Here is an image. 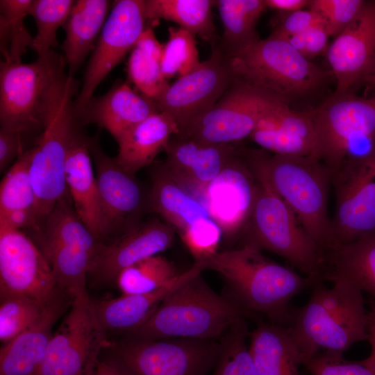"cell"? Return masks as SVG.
<instances>
[{"label": "cell", "instance_id": "1", "mask_svg": "<svg viewBox=\"0 0 375 375\" xmlns=\"http://www.w3.org/2000/svg\"><path fill=\"white\" fill-rule=\"evenodd\" d=\"M194 262L203 271L219 274L229 288L228 297L253 317L265 316L269 322L285 326L290 319L292 299L320 281L271 260L249 244Z\"/></svg>", "mask_w": 375, "mask_h": 375}, {"label": "cell", "instance_id": "2", "mask_svg": "<svg viewBox=\"0 0 375 375\" xmlns=\"http://www.w3.org/2000/svg\"><path fill=\"white\" fill-rule=\"evenodd\" d=\"M62 60L54 72L40 106L42 129L31 148L30 175L35 194L34 214L40 230L67 193L65 164L72 141L81 129L74 106L77 82Z\"/></svg>", "mask_w": 375, "mask_h": 375}, {"label": "cell", "instance_id": "3", "mask_svg": "<svg viewBox=\"0 0 375 375\" xmlns=\"http://www.w3.org/2000/svg\"><path fill=\"white\" fill-rule=\"evenodd\" d=\"M312 286L306 304L292 308L288 327L301 355L303 365L323 351L343 354L353 344L367 340V314L362 291L342 278Z\"/></svg>", "mask_w": 375, "mask_h": 375}, {"label": "cell", "instance_id": "4", "mask_svg": "<svg viewBox=\"0 0 375 375\" xmlns=\"http://www.w3.org/2000/svg\"><path fill=\"white\" fill-rule=\"evenodd\" d=\"M191 269L147 321L123 338L217 340L236 322L253 317L228 296L216 293L204 281L199 265L194 262Z\"/></svg>", "mask_w": 375, "mask_h": 375}, {"label": "cell", "instance_id": "5", "mask_svg": "<svg viewBox=\"0 0 375 375\" xmlns=\"http://www.w3.org/2000/svg\"><path fill=\"white\" fill-rule=\"evenodd\" d=\"M242 153L254 172L293 211L324 255L331 243L329 169L313 156L271 155L262 149H247Z\"/></svg>", "mask_w": 375, "mask_h": 375}, {"label": "cell", "instance_id": "6", "mask_svg": "<svg viewBox=\"0 0 375 375\" xmlns=\"http://www.w3.org/2000/svg\"><path fill=\"white\" fill-rule=\"evenodd\" d=\"M228 60L236 78L288 106L315 92L328 76L285 40L271 36Z\"/></svg>", "mask_w": 375, "mask_h": 375}, {"label": "cell", "instance_id": "7", "mask_svg": "<svg viewBox=\"0 0 375 375\" xmlns=\"http://www.w3.org/2000/svg\"><path fill=\"white\" fill-rule=\"evenodd\" d=\"M255 174L258 188L244 231V244L275 253L306 276L322 281V252L285 201Z\"/></svg>", "mask_w": 375, "mask_h": 375}, {"label": "cell", "instance_id": "8", "mask_svg": "<svg viewBox=\"0 0 375 375\" xmlns=\"http://www.w3.org/2000/svg\"><path fill=\"white\" fill-rule=\"evenodd\" d=\"M315 132L316 157L336 172L344 161L369 154L375 144V100L349 92L333 94L310 112Z\"/></svg>", "mask_w": 375, "mask_h": 375}, {"label": "cell", "instance_id": "9", "mask_svg": "<svg viewBox=\"0 0 375 375\" xmlns=\"http://www.w3.org/2000/svg\"><path fill=\"white\" fill-rule=\"evenodd\" d=\"M219 347L217 340L123 338L103 352L135 375H209Z\"/></svg>", "mask_w": 375, "mask_h": 375}, {"label": "cell", "instance_id": "10", "mask_svg": "<svg viewBox=\"0 0 375 375\" xmlns=\"http://www.w3.org/2000/svg\"><path fill=\"white\" fill-rule=\"evenodd\" d=\"M111 343L95 317L91 298L74 299L35 375H95L100 357Z\"/></svg>", "mask_w": 375, "mask_h": 375}, {"label": "cell", "instance_id": "11", "mask_svg": "<svg viewBox=\"0 0 375 375\" xmlns=\"http://www.w3.org/2000/svg\"><path fill=\"white\" fill-rule=\"evenodd\" d=\"M331 184L335 211L328 249L375 231V144L369 154L344 161L331 174Z\"/></svg>", "mask_w": 375, "mask_h": 375}, {"label": "cell", "instance_id": "12", "mask_svg": "<svg viewBox=\"0 0 375 375\" xmlns=\"http://www.w3.org/2000/svg\"><path fill=\"white\" fill-rule=\"evenodd\" d=\"M64 58L54 51L31 63L1 62V128L25 135L41 130L40 106L51 77Z\"/></svg>", "mask_w": 375, "mask_h": 375}, {"label": "cell", "instance_id": "13", "mask_svg": "<svg viewBox=\"0 0 375 375\" xmlns=\"http://www.w3.org/2000/svg\"><path fill=\"white\" fill-rule=\"evenodd\" d=\"M89 146L99 194L100 241L109 242L142 222L147 196L135 176L126 172L115 158L106 154L96 137L90 138Z\"/></svg>", "mask_w": 375, "mask_h": 375}, {"label": "cell", "instance_id": "14", "mask_svg": "<svg viewBox=\"0 0 375 375\" xmlns=\"http://www.w3.org/2000/svg\"><path fill=\"white\" fill-rule=\"evenodd\" d=\"M65 295L33 239L22 231H0V297H22L47 305Z\"/></svg>", "mask_w": 375, "mask_h": 375}, {"label": "cell", "instance_id": "15", "mask_svg": "<svg viewBox=\"0 0 375 375\" xmlns=\"http://www.w3.org/2000/svg\"><path fill=\"white\" fill-rule=\"evenodd\" d=\"M235 78L228 58L214 47L208 59L169 84L155 101L160 112L174 119L180 133L216 104Z\"/></svg>", "mask_w": 375, "mask_h": 375}, {"label": "cell", "instance_id": "16", "mask_svg": "<svg viewBox=\"0 0 375 375\" xmlns=\"http://www.w3.org/2000/svg\"><path fill=\"white\" fill-rule=\"evenodd\" d=\"M275 100L235 78L210 110L176 135L208 144H233L250 137Z\"/></svg>", "mask_w": 375, "mask_h": 375}, {"label": "cell", "instance_id": "17", "mask_svg": "<svg viewBox=\"0 0 375 375\" xmlns=\"http://www.w3.org/2000/svg\"><path fill=\"white\" fill-rule=\"evenodd\" d=\"M145 0L114 2L84 74L81 91L74 100L78 109L91 98L107 75L131 52L144 31Z\"/></svg>", "mask_w": 375, "mask_h": 375}, {"label": "cell", "instance_id": "18", "mask_svg": "<svg viewBox=\"0 0 375 375\" xmlns=\"http://www.w3.org/2000/svg\"><path fill=\"white\" fill-rule=\"evenodd\" d=\"M257 188L258 178L242 151L238 150L203 190V203L227 238L244 233Z\"/></svg>", "mask_w": 375, "mask_h": 375}, {"label": "cell", "instance_id": "19", "mask_svg": "<svg viewBox=\"0 0 375 375\" xmlns=\"http://www.w3.org/2000/svg\"><path fill=\"white\" fill-rule=\"evenodd\" d=\"M176 231L165 221L153 219L100 247L91 265L88 281L97 286L116 285L124 269L158 255L173 244Z\"/></svg>", "mask_w": 375, "mask_h": 375}, {"label": "cell", "instance_id": "20", "mask_svg": "<svg viewBox=\"0 0 375 375\" xmlns=\"http://www.w3.org/2000/svg\"><path fill=\"white\" fill-rule=\"evenodd\" d=\"M327 60L336 79L335 94L350 88L375 68V1H367L358 17L330 45Z\"/></svg>", "mask_w": 375, "mask_h": 375}, {"label": "cell", "instance_id": "21", "mask_svg": "<svg viewBox=\"0 0 375 375\" xmlns=\"http://www.w3.org/2000/svg\"><path fill=\"white\" fill-rule=\"evenodd\" d=\"M165 151L168 170L193 193L202 195L238 149L233 144H208L174 135Z\"/></svg>", "mask_w": 375, "mask_h": 375}, {"label": "cell", "instance_id": "22", "mask_svg": "<svg viewBox=\"0 0 375 375\" xmlns=\"http://www.w3.org/2000/svg\"><path fill=\"white\" fill-rule=\"evenodd\" d=\"M76 112L82 126L96 124L117 141L128 129L160 111L153 99L135 92L128 82H119L104 94L91 98Z\"/></svg>", "mask_w": 375, "mask_h": 375}, {"label": "cell", "instance_id": "23", "mask_svg": "<svg viewBox=\"0 0 375 375\" xmlns=\"http://www.w3.org/2000/svg\"><path fill=\"white\" fill-rule=\"evenodd\" d=\"M72 300L68 295L58 299L35 324L2 345L0 375L36 374L52 338L53 326Z\"/></svg>", "mask_w": 375, "mask_h": 375}, {"label": "cell", "instance_id": "24", "mask_svg": "<svg viewBox=\"0 0 375 375\" xmlns=\"http://www.w3.org/2000/svg\"><path fill=\"white\" fill-rule=\"evenodd\" d=\"M151 181L147 210L158 214L179 235L210 217L204 203L168 170L165 162L154 167Z\"/></svg>", "mask_w": 375, "mask_h": 375}, {"label": "cell", "instance_id": "25", "mask_svg": "<svg viewBox=\"0 0 375 375\" xmlns=\"http://www.w3.org/2000/svg\"><path fill=\"white\" fill-rule=\"evenodd\" d=\"M89 141L81 129L74 137L67 152L65 181L76 212L100 241V201Z\"/></svg>", "mask_w": 375, "mask_h": 375}, {"label": "cell", "instance_id": "26", "mask_svg": "<svg viewBox=\"0 0 375 375\" xmlns=\"http://www.w3.org/2000/svg\"><path fill=\"white\" fill-rule=\"evenodd\" d=\"M192 269L182 272L168 285L145 294H122L112 299L95 301L91 304L101 328L109 332L127 333L140 326L153 313L165 297L185 280Z\"/></svg>", "mask_w": 375, "mask_h": 375}, {"label": "cell", "instance_id": "27", "mask_svg": "<svg viewBox=\"0 0 375 375\" xmlns=\"http://www.w3.org/2000/svg\"><path fill=\"white\" fill-rule=\"evenodd\" d=\"M178 133V126L169 115L156 112L117 140L119 150L115 158L126 172L135 176L140 169L150 165L156 156L165 151L170 139Z\"/></svg>", "mask_w": 375, "mask_h": 375}, {"label": "cell", "instance_id": "28", "mask_svg": "<svg viewBox=\"0 0 375 375\" xmlns=\"http://www.w3.org/2000/svg\"><path fill=\"white\" fill-rule=\"evenodd\" d=\"M110 2L107 0L75 1L62 26L65 38L61 48L74 77L88 54L93 51L108 17Z\"/></svg>", "mask_w": 375, "mask_h": 375}, {"label": "cell", "instance_id": "29", "mask_svg": "<svg viewBox=\"0 0 375 375\" xmlns=\"http://www.w3.org/2000/svg\"><path fill=\"white\" fill-rule=\"evenodd\" d=\"M249 337L259 375H299L303 360L288 326L260 322Z\"/></svg>", "mask_w": 375, "mask_h": 375}, {"label": "cell", "instance_id": "30", "mask_svg": "<svg viewBox=\"0 0 375 375\" xmlns=\"http://www.w3.org/2000/svg\"><path fill=\"white\" fill-rule=\"evenodd\" d=\"M324 257V268L328 269L322 275L323 281H349L371 295L375 304V231L331 247Z\"/></svg>", "mask_w": 375, "mask_h": 375}, {"label": "cell", "instance_id": "31", "mask_svg": "<svg viewBox=\"0 0 375 375\" xmlns=\"http://www.w3.org/2000/svg\"><path fill=\"white\" fill-rule=\"evenodd\" d=\"M47 258L59 288L72 299L89 296L87 281L94 256L76 246L35 238Z\"/></svg>", "mask_w": 375, "mask_h": 375}, {"label": "cell", "instance_id": "32", "mask_svg": "<svg viewBox=\"0 0 375 375\" xmlns=\"http://www.w3.org/2000/svg\"><path fill=\"white\" fill-rule=\"evenodd\" d=\"M217 6L223 25L219 47H215L229 58L247 45L260 40L256 24L267 8L265 0H217Z\"/></svg>", "mask_w": 375, "mask_h": 375}, {"label": "cell", "instance_id": "33", "mask_svg": "<svg viewBox=\"0 0 375 375\" xmlns=\"http://www.w3.org/2000/svg\"><path fill=\"white\" fill-rule=\"evenodd\" d=\"M213 0H145L147 20L165 19L176 23L215 46Z\"/></svg>", "mask_w": 375, "mask_h": 375}, {"label": "cell", "instance_id": "34", "mask_svg": "<svg viewBox=\"0 0 375 375\" xmlns=\"http://www.w3.org/2000/svg\"><path fill=\"white\" fill-rule=\"evenodd\" d=\"M163 44L153 30L147 27L131 51L127 73L141 94L156 101L169 85L161 71Z\"/></svg>", "mask_w": 375, "mask_h": 375}, {"label": "cell", "instance_id": "35", "mask_svg": "<svg viewBox=\"0 0 375 375\" xmlns=\"http://www.w3.org/2000/svg\"><path fill=\"white\" fill-rule=\"evenodd\" d=\"M33 233L35 238L76 246L94 258L101 243L78 215L68 190L56 203L42 228Z\"/></svg>", "mask_w": 375, "mask_h": 375}, {"label": "cell", "instance_id": "36", "mask_svg": "<svg viewBox=\"0 0 375 375\" xmlns=\"http://www.w3.org/2000/svg\"><path fill=\"white\" fill-rule=\"evenodd\" d=\"M181 274L169 260L158 254L124 269L116 285L122 294H145L168 285Z\"/></svg>", "mask_w": 375, "mask_h": 375}, {"label": "cell", "instance_id": "37", "mask_svg": "<svg viewBox=\"0 0 375 375\" xmlns=\"http://www.w3.org/2000/svg\"><path fill=\"white\" fill-rule=\"evenodd\" d=\"M32 0L0 1L1 52L4 60L21 62L27 49H33L34 38L24 25Z\"/></svg>", "mask_w": 375, "mask_h": 375}, {"label": "cell", "instance_id": "38", "mask_svg": "<svg viewBox=\"0 0 375 375\" xmlns=\"http://www.w3.org/2000/svg\"><path fill=\"white\" fill-rule=\"evenodd\" d=\"M249 335L245 319L228 328L219 339V351L210 375H259L247 344Z\"/></svg>", "mask_w": 375, "mask_h": 375}, {"label": "cell", "instance_id": "39", "mask_svg": "<svg viewBox=\"0 0 375 375\" xmlns=\"http://www.w3.org/2000/svg\"><path fill=\"white\" fill-rule=\"evenodd\" d=\"M32 150L24 151L10 167L0 185V215L33 210L35 194L30 175Z\"/></svg>", "mask_w": 375, "mask_h": 375}, {"label": "cell", "instance_id": "40", "mask_svg": "<svg viewBox=\"0 0 375 375\" xmlns=\"http://www.w3.org/2000/svg\"><path fill=\"white\" fill-rule=\"evenodd\" d=\"M74 2L72 0H32L28 15L33 17L36 24L33 49L38 56L48 54L57 45V31L64 26Z\"/></svg>", "mask_w": 375, "mask_h": 375}, {"label": "cell", "instance_id": "41", "mask_svg": "<svg viewBox=\"0 0 375 375\" xmlns=\"http://www.w3.org/2000/svg\"><path fill=\"white\" fill-rule=\"evenodd\" d=\"M168 33L161 58V71L167 80L183 76L201 63L194 33L180 26L169 27Z\"/></svg>", "mask_w": 375, "mask_h": 375}, {"label": "cell", "instance_id": "42", "mask_svg": "<svg viewBox=\"0 0 375 375\" xmlns=\"http://www.w3.org/2000/svg\"><path fill=\"white\" fill-rule=\"evenodd\" d=\"M0 299V340L3 344L35 324L52 303L45 305L22 297Z\"/></svg>", "mask_w": 375, "mask_h": 375}, {"label": "cell", "instance_id": "43", "mask_svg": "<svg viewBox=\"0 0 375 375\" xmlns=\"http://www.w3.org/2000/svg\"><path fill=\"white\" fill-rule=\"evenodd\" d=\"M363 0H312L308 8L324 19L330 36L337 37L360 13Z\"/></svg>", "mask_w": 375, "mask_h": 375}, {"label": "cell", "instance_id": "44", "mask_svg": "<svg viewBox=\"0 0 375 375\" xmlns=\"http://www.w3.org/2000/svg\"><path fill=\"white\" fill-rule=\"evenodd\" d=\"M249 138L261 148L274 154L316 158L315 148L312 143L279 128L255 129Z\"/></svg>", "mask_w": 375, "mask_h": 375}, {"label": "cell", "instance_id": "45", "mask_svg": "<svg viewBox=\"0 0 375 375\" xmlns=\"http://www.w3.org/2000/svg\"><path fill=\"white\" fill-rule=\"evenodd\" d=\"M222 231L210 217L188 228L179 236L191 253L194 261L217 253Z\"/></svg>", "mask_w": 375, "mask_h": 375}, {"label": "cell", "instance_id": "46", "mask_svg": "<svg viewBox=\"0 0 375 375\" xmlns=\"http://www.w3.org/2000/svg\"><path fill=\"white\" fill-rule=\"evenodd\" d=\"M305 366L312 375H375V367L368 358L351 362L341 353L329 351L318 353Z\"/></svg>", "mask_w": 375, "mask_h": 375}, {"label": "cell", "instance_id": "47", "mask_svg": "<svg viewBox=\"0 0 375 375\" xmlns=\"http://www.w3.org/2000/svg\"><path fill=\"white\" fill-rule=\"evenodd\" d=\"M329 37L326 24L321 23L303 33L289 36L283 40L310 60L326 50Z\"/></svg>", "mask_w": 375, "mask_h": 375}, {"label": "cell", "instance_id": "48", "mask_svg": "<svg viewBox=\"0 0 375 375\" xmlns=\"http://www.w3.org/2000/svg\"><path fill=\"white\" fill-rule=\"evenodd\" d=\"M321 23H325L324 19L319 14L311 9L288 12L279 19L269 36L284 39L303 33Z\"/></svg>", "mask_w": 375, "mask_h": 375}, {"label": "cell", "instance_id": "49", "mask_svg": "<svg viewBox=\"0 0 375 375\" xmlns=\"http://www.w3.org/2000/svg\"><path fill=\"white\" fill-rule=\"evenodd\" d=\"M20 133L0 129V171L3 172L24 151Z\"/></svg>", "mask_w": 375, "mask_h": 375}, {"label": "cell", "instance_id": "50", "mask_svg": "<svg viewBox=\"0 0 375 375\" xmlns=\"http://www.w3.org/2000/svg\"><path fill=\"white\" fill-rule=\"evenodd\" d=\"M30 228L38 231L33 210H17L0 215V231H22Z\"/></svg>", "mask_w": 375, "mask_h": 375}, {"label": "cell", "instance_id": "51", "mask_svg": "<svg viewBox=\"0 0 375 375\" xmlns=\"http://www.w3.org/2000/svg\"><path fill=\"white\" fill-rule=\"evenodd\" d=\"M103 353L97 364L95 375H135L121 363Z\"/></svg>", "mask_w": 375, "mask_h": 375}, {"label": "cell", "instance_id": "52", "mask_svg": "<svg viewBox=\"0 0 375 375\" xmlns=\"http://www.w3.org/2000/svg\"><path fill=\"white\" fill-rule=\"evenodd\" d=\"M308 0H265L267 8L283 12H292L308 7Z\"/></svg>", "mask_w": 375, "mask_h": 375}, {"label": "cell", "instance_id": "53", "mask_svg": "<svg viewBox=\"0 0 375 375\" xmlns=\"http://www.w3.org/2000/svg\"><path fill=\"white\" fill-rule=\"evenodd\" d=\"M367 340L372 346V353L367 358L375 367V304L373 303L371 310L367 313Z\"/></svg>", "mask_w": 375, "mask_h": 375}, {"label": "cell", "instance_id": "54", "mask_svg": "<svg viewBox=\"0 0 375 375\" xmlns=\"http://www.w3.org/2000/svg\"><path fill=\"white\" fill-rule=\"evenodd\" d=\"M362 81L368 84L375 85V72L365 76Z\"/></svg>", "mask_w": 375, "mask_h": 375}, {"label": "cell", "instance_id": "55", "mask_svg": "<svg viewBox=\"0 0 375 375\" xmlns=\"http://www.w3.org/2000/svg\"><path fill=\"white\" fill-rule=\"evenodd\" d=\"M373 98H374V100H375V97H374Z\"/></svg>", "mask_w": 375, "mask_h": 375}]
</instances>
